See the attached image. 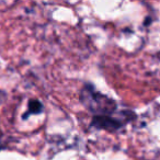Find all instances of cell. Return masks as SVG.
I'll use <instances>...</instances> for the list:
<instances>
[{
  "label": "cell",
  "mask_w": 160,
  "mask_h": 160,
  "mask_svg": "<svg viewBox=\"0 0 160 160\" xmlns=\"http://www.w3.org/2000/svg\"><path fill=\"white\" fill-rule=\"evenodd\" d=\"M80 102L90 113L98 115H112L116 110V102L110 97L97 91L91 83H86L80 91Z\"/></svg>",
  "instance_id": "1"
},
{
  "label": "cell",
  "mask_w": 160,
  "mask_h": 160,
  "mask_svg": "<svg viewBox=\"0 0 160 160\" xmlns=\"http://www.w3.org/2000/svg\"><path fill=\"white\" fill-rule=\"evenodd\" d=\"M125 121L116 118L112 115L93 116L91 121V127L97 129H104L108 132H116L125 125Z\"/></svg>",
  "instance_id": "2"
},
{
  "label": "cell",
  "mask_w": 160,
  "mask_h": 160,
  "mask_svg": "<svg viewBox=\"0 0 160 160\" xmlns=\"http://www.w3.org/2000/svg\"><path fill=\"white\" fill-rule=\"evenodd\" d=\"M28 108H29V110H28L27 113H24V115H23V118H24V120L27 118H29L31 114H41L43 111H44V107H43L42 102L36 100V99L30 100L29 104H28Z\"/></svg>",
  "instance_id": "3"
},
{
  "label": "cell",
  "mask_w": 160,
  "mask_h": 160,
  "mask_svg": "<svg viewBox=\"0 0 160 160\" xmlns=\"http://www.w3.org/2000/svg\"><path fill=\"white\" fill-rule=\"evenodd\" d=\"M1 96H3V97H5V93H3L2 91H0V103L2 102V98H1Z\"/></svg>",
  "instance_id": "4"
},
{
  "label": "cell",
  "mask_w": 160,
  "mask_h": 160,
  "mask_svg": "<svg viewBox=\"0 0 160 160\" xmlns=\"http://www.w3.org/2000/svg\"><path fill=\"white\" fill-rule=\"evenodd\" d=\"M159 56H160V54H159V55H158V57H159Z\"/></svg>",
  "instance_id": "5"
}]
</instances>
